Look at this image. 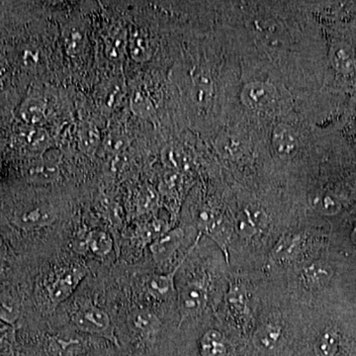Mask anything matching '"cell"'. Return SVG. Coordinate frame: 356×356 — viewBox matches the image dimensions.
<instances>
[{"mask_svg": "<svg viewBox=\"0 0 356 356\" xmlns=\"http://www.w3.org/2000/svg\"><path fill=\"white\" fill-rule=\"evenodd\" d=\"M70 321L79 332L104 337L112 343L118 344L108 314L91 302H84L77 307L70 315Z\"/></svg>", "mask_w": 356, "mask_h": 356, "instance_id": "6da1fadb", "label": "cell"}, {"mask_svg": "<svg viewBox=\"0 0 356 356\" xmlns=\"http://www.w3.org/2000/svg\"><path fill=\"white\" fill-rule=\"evenodd\" d=\"M177 298L179 325H181L187 318L196 317L205 310L208 301L207 288L202 281H191L177 290Z\"/></svg>", "mask_w": 356, "mask_h": 356, "instance_id": "7a4b0ae2", "label": "cell"}, {"mask_svg": "<svg viewBox=\"0 0 356 356\" xmlns=\"http://www.w3.org/2000/svg\"><path fill=\"white\" fill-rule=\"evenodd\" d=\"M86 273V270L81 267H69L58 271L47 286L51 305L58 306L67 301L76 291Z\"/></svg>", "mask_w": 356, "mask_h": 356, "instance_id": "3957f363", "label": "cell"}, {"mask_svg": "<svg viewBox=\"0 0 356 356\" xmlns=\"http://www.w3.org/2000/svg\"><path fill=\"white\" fill-rule=\"evenodd\" d=\"M202 234L199 233L197 238L194 241L193 245L189 248L188 252L184 254L181 261L178 262L177 266L172 269L170 273L166 274H154L151 277L147 278L146 283H145V288L149 296L153 297L154 299L158 301H168V300L177 296V289H175V278L177 275V271L179 270L180 267L186 261L188 255H191L192 250L198 245Z\"/></svg>", "mask_w": 356, "mask_h": 356, "instance_id": "277c9868", "label": "cell"}, {"mask_svg": "<svg viewBox=\"0 0 356 356\" xmlns=\"http://www.w3.org/2000/svg\"><path fill=\"white\" fill-rule=\"evenodd\" d=\"M185 238V233L181 228L170 229L154 240L149 245L151 254L153 255L154 262L159 266H163L172 259L175 252L182 245Z\"/></svg>", "mask_w": 356, "mask_h": 356, "instance_id": "5b68a950", "label": "cell"}, {"mask_svg": "<svg viewBox=\"0 0 356 356\" xmlns=\"http://www.w3.org/2000/svg\"><path fill=\"white\" fill-rule=\"evenodd\" d=\"M242 102L252 110L269 108L275 102L277 90L273 84L254 81L248 83L242 91Z\"/></svg>", "mask_w": 356, "mask_h": 356, "instance_id": "8992f818", "label": "cell"}, {"mask_svg": "<svg viewBox=\"0 0 356 356\" xmlns=\"http://www.w3.org/2000/svg\"><path fill=\"white\" fill-rule=\"evenodd\" d=\"M330 60L337 74L350 77L356 74V51L353 44L343 40L332 42Z\"/></svg>", "mask_w": 356, "mask_h": 356, "instance_id": "52a82bcc", "label": "cell"}, {"mask_svg": "<svg viewBox=\"0 0 356 356\" xmlns=\"http://www.w3.org/2000/svg\"><path fill=\"white\" fill-rule=\"evenodd\" d=\"M56 221V213L50 206L40 205L14 215L13 222L19 228L32 229L50 226Z\"/></svg>", "mask_w": 356, "mask_h": 356, "instance_id": "ba28073f", "label": "cell"}, {"mask_svg": "<svg viewBox=\"0 0 356 356\" xmlns=\"http://www.w3.org/2000/svg\"><path fill=\"white\" fill-rule=\"evenodd\" d=\"M23 175L32 184H51L58 179L60 168L54 159H40L28 163L23 170Z\"/></svg>", "mask_w": 356, "mask_h": 356, "instance_id": "9c48e42d", "label": "cell"}, {"mask_svg": "<svg viewBox=\"0 0 356 356\" xmlns=\"http://www.w3.org/2000/svg\"><path fill=\"white\" fill-rule=\"evenodd\" d=\"M273 145L275 153L283 159L294 158L299 151V142L296 134L289 126L284 124H281L274 129Z\"/></svg>", "mask_w": 356, "mask_h": 356, "instance_id": "30bf717a", "label": "cell"}, {"mask_svg": "<svg viewBox=\"0 0 356 356\" xmlns=\"http://www.w3.org/2000/svg\"><path fill=\"white\" fill-rule=\"evenodd\" d=\"M304 247V240L296 234H286L274 245L270 254L273 262L291 261L296 259Z\"/></svg>", "mask_w": 356, "mask_h": 356, "instance_id": "8fae6325", "label": "cell"}, {"mask_svg": "<svg viewBox=\"0 0 356 356\" xmlns=\"http://www.w3.org/2000/svg\"><path fill=\"white\" fill-rule=\"evenodd\" d=\"M332 270L331 266L324 261H314L306 266L302 271V280L310 289L324 287L331 280Z\"/></svg>", "mask_w": 356, "mask_h": 356, "instance_id": "7c38bea8", "label": "cell"}, {"mask_svg": "<svg viewBox=\"0 0 356 356\" xmlns=\"http://www.w3.org/2000/svg\"><path fill=\"white\" fill-rule=\"evenodd\" d=\"M227 302L229 311L238 320H247L250 316V304L247 290L238 281L229 285Z\"/></svg>", "mask_w": 356, "mask_h": 356, "instance_id": "4fadbf2b", "label": "cell"}, {"mask_svg": "<svg viewBox=\"0 0 356 356\" xmlns=\"http://www.w3.org/2000/svg\"><path fill=\"white\" fill-rule=\"evenodd\" d=\"M47 113V105L44 100L36 96H30L21 103L18 116L27 125L35 127L44 120Z\"/></svg>", "mask_w": 356, "mask_h": 356, "instance_id": "5bb4252c", "label": "cell"}, {"mask_svg": "<svg viewBox=\"0 0 356 356\" xmlns=\"http://www.w3.org/2000/svg\"><path fill=\"white\" fill-rule=\"evenodd\" d=\"M129 323L136 332L145 337L153 336L161 325L159 318L147 309L134 310L129 317Z\"/></svg>", "mask_w": 356, "mask_h": 356, "instance_id": "9a60e30c", "label": "cell"}, {"mask_svg": "<svg viewBox=\"0 0 356 356\" xmlns=\"http://www.w3.org/2000/svg\"><path fill=\"white\" fill-rule=\"evenodd\" d=\"M86 247L95 257L104 259L113 250L114 243L108 233L100 229H93L86 235Z\"/></svg>", "mask_w": 356, "mask_h": 356, "instance_id": "2e32d148", "label": "cell"}, {"mask_svg": "<svg viewBox=\"0 0 356 356\" xmlns=\"http://www.w3.org/2000/svg\"><path fill=\"white\" fill-rule=\"evenodd\" d=\"M309 203L313 209L325 216H334L343 209L341 200L330 192H315L309 197Z\"/></svg>", "mask_w": 356, "mask_h": 356, "instance_id": "e0dca14e", "label": "cell"}, {"mask_svg": "<svg viewBox=\"0 0 356 356\" xmlns=\"http://www.w3.org/2000/svg\"><path fill=\"white\" fill-rule=\"evenodd\" d=\"M129 48H130L131 56L137 62H145L151 58V41L144 30H132L129 39Z\"/></svg>", "mask_w": 356, "mask_h": 356, "instance_id": "ac0fdd59", "label": "cell"}, {"mask_svg": "<svg viewBox=\"0 0 356 356\" xmlns=\"http://www.w3.org/2000/svg\"><path fill=\"white\" fill-rule=\"evenodd\" d=\"M282 327L276 322H267L255 332L254 341L262 348H273L280 341Z\"/></svg>", "mask_w": 356, "mask_h": 356, "instance_id": "d6986e66", "label": "cell"}, {"mask_svg": "<svg viewBox=\"0 0 356 356\" xmlns=\"http://www.w3.org/2000/svg\"><path fill=\"white\" fill-rule=\"evenodd\" d=\"M201 353L202 356H224L226 344L221 332L216 330L206 332L201 339Z\"/></svg>", "mask_w": 356, "mask_h": 356, "instance_id": "ffe728a7", "label": "cell"}, {"mask_svg": "<svg viewBox=\"0 0 356 356\" xmlns=\"http://www.w3.org/2000/svg\"><path fill=\"white\" fill-rule=\"evenodd\" d=\"M21 140L28 151L31 153H39L48 146L49 136L42 129L31 127L22 134Z\"/></svg>", "mask_w": 356, "mask_h": 356, "instance_id": "44dd1931", "label": "cell"}, {"mask_svg": "<svg viewBox=\"0 0 356 356\" xmlns=\"http://www.w3.org/2000/svg\"><path fill=\"white\" fill-rule=\"evenodd\" d=\"M339 343L337 332L334 329L325 330L316 341V356H336Z\"/></svg>", "mask_w": 356, "mask_h": 356, "instance_id": "7402d4cb", "label": "cell"}, {"mask_svg": "<svg viewBox=\"0 0 356 356\" xmlns=\"http://www.w3.org/2000/svg\"><path fill=\"white\" fill-rule=\"evenodd\" d=\"M65 48L72 55L79 53L83 49L86 34H84L83 28L79 24H70L65 26L64 32H63Z\"/></svg>", "mask_w": 356, "mask_h": 356, "instance_id": "603a6c76", "label": "cell"}, {"mask_svg": "<svg viewBox=\"0 0 356 356\" xmlns=\"http://www.w3.org/2000/svg\"><path fill=\"white\" fill-rule=\"evenodd\" d=\"M100 143V136L97 129L92 126H86L79 133V146L86 153L95 151Z\"/></svg>", "mask_w": 356, "mask_h": 356, "instance_id": "cb8c5ba5", "label": "cell"}, {"mask_svg": "<svg viewBox=\"0 0 356 356\" xmlns=\"http://www.w3.org/2000/svg\"><path fill=\"white\" fill-rule=\"evenodd\" d=\"M243 214L248 217L250 222L254 225L257 231L261 232L268 226V217L266 211L257 205H250L243 210Z\"/></svg>", "mask_w": 356, "mask_h": 356, "instance_id": "d4e9b609", "label": "cell"}, {"mask_svg": "<svg viewBox=\"0 0 356 356\" xmlns=\"http://www.w3.org/2000/svg\"><path fill=\"white\" fill-rule=\"evenodd\" d=\"M163 161L165 165L170 166L172 168H187L188 166V158L184 152L177 149V147H166L163 153Z\"/></svg>", "mask_w": 356, "mask_h": 356, "instance_id": "484cf974", "label": "cell"}, {"mask_svg": "<svg viewBox=\"0 0 356 356\" xmlns=\"http://www.w3.org/2000/svg\"><path fill=\"white\" fill-rule=\"evenodd\" d=\"M18 62L25 69H35L41 62L40 51L33 47H26L18 54Z\"/></svg>", "mask_w": 356, "mask_h": 356, "instance_id": "4316f807", "label": "cell"}, {"mask_svg": "<svg viewBox=\"0 0 356 356\" xmlns=\"http://www.w3.org/2000/svg\"><path fill=\"white\" fill-rule=\"evenodd\" d=\"M217 147L222 156H235L241 153V144L236 138L225 136L218 140Z\"/></svg>", "mask_w": 356, "mask_h": 356, "instance_id": "83f0119b", "label": "cell"}, {"mask_svg": "<svg viewBox=\"0 0 356 356\" xmlns=\"http://www.w3.org/2000/svg\"><path fill=\"white\" fill-rule=\"evenodd\" d=\"M19 317V312L14 304L6 300L0 299V320L8 324H13Z\"/></svg>", "mask_w": 356, "mask_h": 356, "instance_id": "f1b7e54d", "label": "cell"}, {"mask_svg": "<svg viewBox=\"0 0 356 356\" xmlns=\"http://www.w3.org/2000/svg\"><path fill=\"white\" fill-rule=\"evenodd\" d=\"M235 226L238 235L243 236V238H252V236L259 234V231L254 228V225L250 222L243 212L236 218Z\"/></svg>", "mask_w": 356, "mask_h": 356, "instance_id": "f546056e", "label": "cell"}, {"mask_svg": "<svg viewBox=\"0 0 356 356\" xmlns=\"http://www.w3.org/2000/svg\"><path fill=\"white\" fill-rule=\"evenodd\" d=\"M192 97L194 102L200 106L209 104L213 97V86H194Z\"/></svg>", "mask_w": 356, "mask_h": 356, "instance_id": "4dcf8cb0", "label": "cell"}, {"mask_svg": "<svg viewBox=\"0 0 356 356\" xmlns=\"http://www.w3.org/2000/svg\"><path fill=\"white\" fill-rule=\"evenodd\" d=\"M131 103H132L133 111L136 113L147 115L151 110V103L147 102V97H145L140 91L134 93Z\"/></svg>", "mask_w": 356, "mask_h": 356, "instance_id": "1f68e13d", "label": "cell"}, {"mask_svg": "<svg viewBox=\"0 0 356 356\" xmlns=\"http://www.w3.org/2000/svg\"><path fill=\"white\" fill-rule=\"evenodd\" d=\"M107 151L110 153H120V152L125 149L127 146L126 138L121 135H111L107 138L106 143H105Z\"/></svg>", "mask_w": 356, "mask_h": 356, "instance_id": "d6a6232c", "label": "cell"}, {"mask_svg": "<svg viewBox=\"0 0 356 356\" xmlns=\"http://www.w3.org/2000/svg\"><path fill=\"white\" fill-rule=\"evenodd\" d=\"M8 74L6 63L3 60H0V81L6 79V74Z\"/></svg>", "mask_w": 356, "mask_h": 356, "instance_id": "836d02e7", "label": "cell"}, {"mask_svg": "<svg viewBox=\"0 0 356 356\" xmlns=\"http://www.w3.org/2000/svg\"><path fill=\"white\" fill-rule=\"evenodd\" d=\"M4 255V245L2 243L1 240H0V259Z\"/></svg>", "mask_w": 356, "mask_h": 356, "instance_id": "e575fe53", "label": "cell"}, {"mask_svg": "<svg viewBox=\"0 0 356 356\" xmlns=\"http://www.w3.org/2000/svg\"><path fill=\"white\" fill-rule=\"evenodd\" d=\"M0 356H6V355H3V353H0Z\"/></svg>", "mask_w": 356, "mask_h": 356, "instance_id": "d590c367", "label": "cell"}]
</instances>
